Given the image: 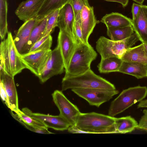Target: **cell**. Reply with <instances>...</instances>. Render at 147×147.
<instances>
[{"label":"cell","instance_id":"d6a6232c","mask_svg":"<svg viewBox=\"0 0 147 147\" xmlns=\"http://www.w3.org/2000/svg\"><path fill=\"white\" fill-rule=\"evenodd\" d=\"M73 35L76 44L85 43L83 37L80 22L79 21H75L73 28Z\"/></svg>","mask_w":147,"mask_h":147},{"label":"cell","instance_id":"4fadbf2b","mask_svg":"<svg viewBox=\"0 0 147 147\" xmlns=\"http://www.w3.org/2000/svg\"><path fill=\"white\" fill-rule=\"evenodd\" d=\"M80 16L83 38L86 43L89 44V37L96 24L100 21L95 17L93 6H84L81 11Z\"/></svg>","mask_w":147,"mask_h":147},{"label":"cell","instance_id":"d4e9b609","mask_svg":"<svg viewBox=\"0 0 147 147\" xmlns=\"http://www.w3.org/2000/svg\"><path fill=\"white\" fill-rule=\"evenodd\" d=\"M70 0H45L36 17L40 19L55 11L60 9Z\"/></svg>","mask_w":147,"mask_h":147},{"label":"cell","instance_id":"74e56055","mask_svg":"<svg viewBox=\"0 0 147 147\" xmlns=\"http://www.w3.org/2000/svg\"><path fill=\"white\" fill-rule=\"evenodd\" d=\"M138 108H147V99L143 100L138 104L137 106Z\"/></svg>","mask_w":147,"mask_h":147},{"label":"cell","instance_id":"7402d4cb","mask_svg":"<svg viewBox=\"0 0 147 147\" xmlns=\"http://www.w3.org/2000/svg\"><path fill=\"white\" fill-rule=\"evenodd\" d=\"M118 72L133 76L138 79L146 77L145 65L139 63L123 61Z\"/></svg>","mask_w":147,"mask_h":147},{"label":"cell","instance_id":"7a4b0ae2","mask_svg":"<svg viewBox=\"0 0 147 147\" xmlns=\"http://www.w3.org/2000/svg\"><path fill=\"white\" fill-rule=\"evenodd\" d=\"M97 56V53L89 43L76 44L68 67L65 70L63 78L79 75L91 69V64Z\"/></svg>","mask_w":147,"mask_h":147},{"label":"cell","instance_id":"277c9868","mask_svg":"<svg viewBox=\"0 0 147 147\" xmlns=\"http://www.w3.org/2000/svg\"><path fill=\"white\" fill-rule=\"evenodd\" d=\"M76 88L116 89L114 84L95 74L91 69L80 75L63 78L62 91Z\"/></svg>","mask_w":147,"mask_h":147},{"label":"cell","instance_id":"2e32d148","mask_svg":"<svg viewBox=\"0 0 147 147\" xmlns=\"http://www.w3.org/2000/svg\"><path fill=\"white\" fill-rule=\"evenodd\" d=\"M0 82L3 84L8 96L11 110L15 112L19 109L17 93L14 80L12 77L2 69L0 70Z\"/></svg>","mask_w":147,"mask_h":147},{"label":"cell","instance_id":"3957f363","mask_svg":"<svg viewBox=\"0 0 147 147\" xmlns=\"http://www.w3.org/2000/svg\"><path fill=\"white\" fill-rule=\"evenodd\" d=\"M0 69L14 77L26 67L15 46L11 33L8 32L7 38L1 42L0 47Z\"/></svg>","mask_w":147,"mask_h":147},{"label":"cell","instance_id":"60d3db41","mask_svg":"<svg viewBox=\"0 0 147 147\" xmlns=\"http://www.w3.org/2000/svg\"><path fill=\"white\" fill-rule=\"evenodd\" d=\"M145 68L146 71V77H147V64H146L145 65Z\"/></svg>","mask_w":147,"mask_h":147},{"label":"cell","instance_id":"30bf717a","mask_svg":"<svg viewBox=\"0 0 147 147\" xmlns=\"http://www.w3.org/2000/svg\"><path fill=\"white\" fill-rule=\"evenodd\" d=\"M52 50L40 51L20 55L26 68L37 77L45 65Z\"/></svg>","mask_w":147,"mask_h":147},{"label":"cell","instance_id":"f1b7e54d","mask_svg":"<svg viewBox=\"0 0 147 147\" xmlns=\"http://www.w3.org/2000/svg\"><path fill=\"white\" fill-rule=\"evenodd\" d=\"M60 9H57L53 11L49 18L44 36L51 34L55 27H58V19Z\"/></svg>","mask_w":147,"mask_h":147},{"label":"cell","instance_id":"cb8c5ba5","mask_svg":"<svg viewBox=\"0 0 147 147\" xmlns=\"http://www.w3.org/2000/svg\"><path fill=\"white\" fill-rule=\"evenodd\" d=\"M123 61L121 59L116 57L101 58L97 67L99 72L101 73L118 72Z\"/></svg>","mask_w":147,"mask_h":147},{"label":"cell","instance_id":"d590c367","mask_svg":"<svg viewBox=\"0 0 147 147\" xmlns=\"http://www.w3.org/2000/svg\"><path fill=\"white\" fill-rule=\"evenodd\" d=\"M142 5L135 3H133L131 7L132 20H134L136 19Z\"/></svg>","mask_w":147,"mask_h":147},{"label":"cell","instance_id":"8fae6325","mask_svg":"<svg viewBox=\"0 0 147 147\" xmlns=\"http://www.w3.org/2000/svg\"><path fill=\"white\" fill-rule=\"evenodd\" d=\"M25 114L43 124L47 128L58 131L68 130L71 126L70 123L60 115L53 116L33 113L27 108L22 109Z\"/></svg>","mask_w":147,"mask_h":147},{"label":"cell","instance_id":"ab89813d","mask_svg":"<svg viewBox=\"0 0 147 147\" xmlns=\"http://www.w3.org/2000/svg\"><path fill=\"white\" fill-rule=\"evenodd\" d=\"M142 43L143 44L146 53L147 54V44L145 43Z\"/></svg>","mask_w":147,"mask_h":147},{"label":"cell","instance_id":"e575fe53","mask_svg":"<svg viewBox=\"0 0 147 147\" xmlns=\"http://www.w3.org/2000/svg\"><path fill=\"white\" fill-rule=\"evenodd\" d=\"M0 93L2 100L7 107L9 109L10 105L8 96L3 84L1 82H0Z\"/></svg>","mask_w":147,"mask_h":147},{"label":"cell","instance_id":"484cf974","mask_svg":"<svg viewBox=\"0 0 147 147\" xmlns=\"http://www.w3.org/2000/svg\"><path fill=\"white\" fill-rule=\"evenodd\" d=\"M107 34L113 41L121 40L131 36L134 33L132 26L123 27H107Z\"/></svg>","mask_w":147,"mask_h":147},{"label":"cell","instance_id":"7c38bea8","mask_svg":"<svg viewBox=\"0 0 147 147\" xmlns=\"http://www.w3.org/2000/svg\"><path fill=\"white\" fill-rule=\"evenodd\" d=\"M57 42V45L63 58L65 70L68 67L74 53L76 44L67 32L61 30L59 33Z\"/></svg>","mask_w":147,"mask_h":147},{"label":"cell","instance_id":"836d02e7","mask_svg":"<svg viewBox=\"0 0 147 147\" xmlns=\"http://www.w3.org/2000/svg\"><path fill=\"white\" fill-rule=\"evenodd\" d=\"M143 115L141 117L136 128L147 131V109L143 110Z\"/></svg>","mask_w":147,"mask_h":147},{"label":"cell","instance_id":"d6986e66","mask_svg":"<svg viewBox=\"0 0 147 147\" xmlns=\"http://www.w3.org/2000/svg\"><path fill=\"white\" fill-rule=\"evenodd\" d=\"M53 12L40 19L34 27L32 31L29 40L22 54L27 53L33 45L44 37L47 22Z\"/></svg>","mask_w":147,"mask_h":147},{"label":"cell","instance_id":"f546056e","mask_svg":"<svg viewBox=\"0 0 147 147\" xmlns=\"http://www.w3.org/2000/svg\"><path fill=\"white\" fill-rule=\"evenodd\" d=\"M69 3L73 10L75 20L80 22V13L83 7L84 6H90L88 0H70Z\"/></svg>","mask_w":147,"mask_h":147},{"label":"cell","instance_id":"8992f818","mask_svg":"<svg viewBox=\"0 0 147 147\" xmlns=\"http://www.w3.org/2000/svg\"><path fill=\"white\" fill-rule=\"evenodd\" d=\"M139 40V37L135 32L130 37L119 41H113L102 36L96 42V49L101 58L110 57L120 58L126 51Z\"/></svg>","mask_w":147,"mask_h":147},{"label":"cell","instance_id":"4dcf8cb0","mask_svg":"<svg viewBox=\"0 0 147 147\" xmlns=\"http://www.w3.org/2000/svg\"><path fill=\"white\" fill-rule=\"evenodd\" d=\"M26 123L40 128H48L43 124L25 114L19 109L15 112Z\"/></svg>","mask_w":147,"mask_h":147},{"label":"cell","instance_id":"8d00e7d4","mask_svg":"<svg viewBox=\"0 0 147 147\" xmlns=\"http://www.w3.org/2000/svg\"><path fill=\"white\" fill-rule=\"evenodd\" d=\"M113 2L120 3L123 8L125 7L128 5L129 0H103Z\"/></svg>","mask_w":147,"mask_h":147},{"label":"cell","instance_id":"44dd1931","mask_svg":"<svg viewBox=\"0 0 147 147\" xmlns=\"http://www.w3.org/2000/svg\"><path fill=\"white\" fill-rule=\"evenodd\" d=\"M100 22L105 24L107 27H123L131 26L132 19L118 12H112L106 14Z\"/></svg>","mask_w":147,"mask_h":147},{"label":"cell","instance_id":"e0dca14e","mask_svg":"<svg viewBox=\"0 0 147 147\" xmlns=\"http://www.w3.org/2000/svg\"><path fill=\"white\" fill-rule=\"evenodd\" d=\"M75 21V17L73 10L71 5L68 3L60 9L58 27L60 30L67 32L74 40L73 28Z\"/></svg>","mask_w":147,"mask_h":147},{"label":"cell","instance_id":"5bb4252c","mask_svg":"<svg viewBox=\"0 0 147 147\" xmlns=\"http://www.w3.org/2000/svg\"><path fill=\"white\" fill-rule=\"evenodd\" d=\"M40 20L36 17L28 20L24 22L18 30L14 42L20 55L22 54L33 28Z\"/></svg>","mask_w":147,"mask_h":147},{"label":"cell","instance_id":"83f0119b","mask_svg":"<svg viewBox=\"0 0 147 147\" xmlns=\"http://www.w3.org/2000/svg\"><path fill=\"white\" fill-rule=\"evenodd\" d=\"M52 43V37L51 34L44 36L35 43L28 53L51 49Z\"/></svg>","mask_w":147,"mask_h":147},{"label":"cell","instance_id":"f35d334b","mask_svg":"<svg viewBox=\"0 0 147 147\" xmlns=\"http://www.w3.org/2000/svg\"><path fill=\"white\" fill-rule=\"evenodd\" d=\"M136 3L140 4L143 5L144 0H132Z\"/></svg>","mask_w":147,"mask_h":147},{"label":"cell","instance_id":"9a60e30c","mask_svg":"<svg viewBox=\"0 0 147 147\" xmlns=\"http://www.w3.org/2000/svg\"><path fill=\"white\" fill-rule=\"evenodd\" d=\"M45 0H26L22 2L15 11L20 20L25 22L36 17Z\"/></svg>","mask_w":147,"mask_h":147},{"label":"cell","instance_id":"9c48e42d","mask_svg":"<svg viewBox=\"0 0 147 147\" xmlns=\"http://www.w3.org/2000/svg\"><path fill=\"white\" fill-rule=\"evenodd\" d=\"M52 96L59 111V115L70 123L71 126H74L77 117L81 113L78 107L66 97L62 91L55 90Z\"/></svg>","mask_w":147,"mask_h":147},{"label":"cell","instance_id":"52a82bcc","mask_svg":"<svg viewBox=\"0 0 147 147\" xmlns=\"http://www.w3.org/2000/svg\"><path fill=\"white\" fill-rule=\"evenodd\" d=\"M71 90L85 100L90 105L97 107L109 101L119 92L116 89L109 90L96 88H76L72 89Z\"/></svg>","mask_w":147,"mask_h":147},{"label":"cell","instance_id":"6da1fadb","mask_svg":"<svg viewBox=\"0 0 147 147\" xmlns=\"http://www.w3.org/2000/svg\"><path fill=\"white\" fill-rule=\"evenodd\" d=\"M115 117L94 112L80 113L75 125L68 129L69 132L88 134H115Z\"/></svg>","mask_w":147,"mask_h":147},{"label":"cell","instance_id":"1f68e13d","mask_svg":"<svg viewBox=\"0 0 147 147\" xmlns=\"http://www.w3.org/2000/svg\"><path fill=\"white\" fill-rule=\"evenodd\" d=\"M10 113L11 116L14 118L23 125L26 128L30 131L37 133L42 134H54L49 131L48 130V128H38L26 123L16 113H13V111L11 110L10 111Z\"/></svg>","mask_w":147,"mask_h":147},{"label":"cell","instance_id":"4316f807","mask_svg":"<svg viewBox=\"0 0 147 147\" xmlns=\"http://www.w3.org/2000/svg\"><path fill=\"white\" fill-rule=\"evenodd\" d=\"M7 0H0V34L1 39L3 40L8 33Z\"/></svg>","mask_w":147,"mask_h":147},{"label":"cell","instance_id":"ac0fdd59","mask_svg":"<svg viewBox=\"0 0 147 147\" xmlns=\"http://www.w3.org/2000/svg\"><path fill=\"white\" fill-rule=\"evenodd\" d=\"M134 32L142 43L147 44V6L142 5L136 19L132 20Z\"/></svg>","mask_w":147,"mask_h":147},{"label":"cell","instance_id":"5b68a950","mask_svg":"<svg viewBox=\"0 0 147 147\" xmlns=\"http://www.w3.org/2000/svg\"><path fill=\"white\" fill-rule=\"evenodd\" d=\"M147 96V87L138 86L123 90L111 103L108 115L114 117L136 103L143 100Z\"/></svg>","mask_w":147,"mask_h":147},{"label":"cell","instance_id":"ba28073f","mask_svg":"<svg viewBox=\"0 0 147 147\" xmlns=\"http://www.w3.org/2000/svg\"><path fill=\"white\" fill-rule=\"evenodd\" d=\"M64 69L63 58L57 45L51 51L38 77L40 82L44 83L52 77L62 74Z\"/></svg>","mask_w":147,"mask_h":147},{"label":"cell","instance_id":"603a6c76","mask_svg":"<svg viewBox=\"0 0 147 147\" xmlns=\"http://www.w3.org/2000/svg\"><path fill=\"white\" fill-rule=\"evenodd\" d=\"M116 133L125 134L132 132L136 128L138 123L130 116L115 118Z\"/></svg>","mask_w":147,"mask_h":147},{"label":"cell","instance_id":"ffe728a7","mask_svg":"<svg viewBox=\"0 0 147 147\" xmlns=\"http://www.w3.org/2000/svg\"><path fill=\"white\" fill-rule=\"evenodd\" d=\"M123 61L147 64V54L142 43L128 49L120 57Z\"/></svg>","mask_w":147,"mask_h":147}]
</instances>
